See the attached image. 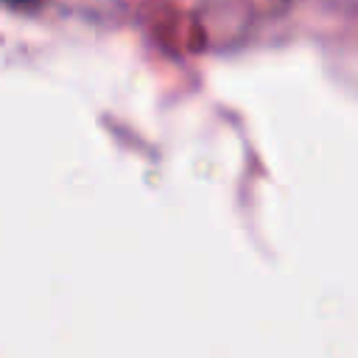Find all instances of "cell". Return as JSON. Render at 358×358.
<instances>
[]
</instances>
